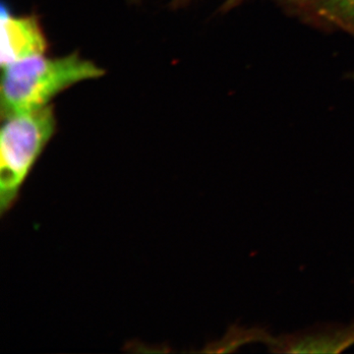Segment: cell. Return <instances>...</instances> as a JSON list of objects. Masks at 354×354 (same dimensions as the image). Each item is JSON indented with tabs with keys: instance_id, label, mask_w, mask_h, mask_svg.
Segmentation results:
<instances>
[{
	"instance_id": "obj_1",
	"label": "cell",
	"mask_w": 354,
	"mask_h": 354,
	"mask_svg": "<svg viewBox=\"0 0 354 354\" xmlns=\"http://www.w3.org/2000/svg\"><path fill=\"white\" fill-rule=\"evenodd\" d=\"M2 69V116L46 108L62 91L104 74L101 67L76 55H39Z\"/></svg>"
},
{
	"instance_id": "obj_2",
	"label": "cell",
	"mask_w": 354,
	"mask_h": 354,
	"mask_svg": "<svg viewBox=\"0 0 354 354\" xmlns=\"http://www.w3.org/2000/svg\"><path fill=\"white\" fill-rule=\"evenodd\" d=\"M0 131V216L15 206L21 190L57 130L50 106L2 116Z\"/></svg>"
},
{
	"instance_id": "obj_3",
	"label": "cell",
	"mask_w": 354,
	"mask_h": 354,
	"mask_svg": "<svg viewBox=\"0 0 354 354\" xmlns=\"http://www.w3.org/2000/svg\"><path fill=\"white\" fill-rule=\"evenodd\" d=\"M0 20L2 68L44 55L46 38L36 18L14 15L9 9L2 6Z\"/></svg>"
},
{
	"instance_id": "obj_4",
	"label": "cell",
	"mask_w": 354,
	"mask_h": 354,
	"mask_svg": "<svg viewBox=\"0 0 354 354\" xmlns=\"http://www.w3.org/2000/svg\"><path fill=\"white\" fill-rule=\"evenodd\" d=\"M274 353H337L354 344V323L332 326L272 337L267 342Z\"/></svg>"
},
{
	"instance_id": "obj_5",
	"label": "cell",
	"mask_w": 354,
	"mask_h": 354,
	"mask_svg": "<svg viewBox=\"0 0 354 354\" xmlns=\"http://www.w3.org/2000/svg\"><path fill=\"white\" fill-rule=\"evenodd\" d=\"M325 8L354 23V0H318Z\"/></svg>"
}]
</instances>
